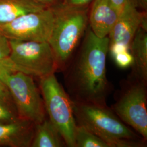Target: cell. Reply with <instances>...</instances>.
Returning a JSON list of instances; mask_svg holds the SVG:
<instances>
[{
	"label": "cell",
	"mask_w": 147,
	"mask_h": 147,
	"mask_svg": "<svg viewBox=\"0 0 147 147\" xmlns=\"http://www.w3.org/2000/svg\"><path fill=\"white\" fill-rule=\"evenodd\" d=\"M109 37L99 38L87 28L78 53L63 70L67 92L71 100L107 105L110 84L106 75Z\"/></svg>",
	"instance_id": "obj_1"
},
{
	"label": "cell",
	"mask_w": 147,
	"mask_h": 147,
	"mask_svg": "<svg viewBox=\"0 0 147 147\" xmlns=\"http://www.w3.org/2000/svg\"><path fill=\"white\" fill-rule=\"evenodd\" d=\"M73 101L76 124L84 126L105 141L109 147H143L146 144L107 105Z\"/></svg>",
	"instance_id": "obj_2"
},
{
	"label": "cell",
	"mask_w": 147,
	"mask_h": 147,
	"mask_svg": "<svg viewBox=\"0 0 147 147\" xmlns=\"http://www.w3.org/2000/svg\"><path fill=\"white\" fill-rule=\"evenodd\" d=\"M53 9L55 20L48 43L55 58L57 71H63L87 28L88 8L60 5Z\"/></svg>",
	"instance_id": "obj_3"
},
{
	"label": "cell",
	"mask_w": 147,
	"mask_h": 147,
	"mask_svg": "<svg viewBox=\"0 0 147 147\" xmlns=\"http://www.w3.org/2000/svg\"><path fill=\"white\" fill-rule=\"evenodd\" d=\"M39 87L49 120L63 137L66 146L75 147L76 123L73 101L63 86L51 74L39 78Z\"/></svg>",
	"instance_id": "obj_4"
},
{
	"label": "cell",
	"mask_w": 147,
	"mask_h": 147,
	"mask_svg": "<svg viewBox=\"0 0 147 147\" xmlns=\"http://www.w3.org/2000/svg\"><path fill=\"white\" fill-rule=\"evenodd\" d=\"M33 76L0 65V79L8 89L20 118L34 124L46 119V111Z\"/></svg>",
	"instance_id": "obj_5"
},
{
	"label": "cell",
	"mask_w": 147,
	"mask_h": 147,
	"mask_svg": "<svg viewBox=\"0 0 147 147\" xmlns=\"http://www.w3.org/2000/svg\"><path fill=\"white\" fill-rule=\"evenodd\" d=\"M9 58L0 65L39 78L55 73L57 65L48 42L9 39Z\"/></svg>",
	"instance_id": "obj_6"
},
{
	"label": "cell",
	"mask_w": 147,
	"mask_h": 147,
	"mask_svg": "<svg viewBox=\"0 0 147 147\" xmlns=\"http://www.w3.org/2000/svg\"><path fill=\"white\" fill-rule=\"evenodd\" d=\"M147 82L130 75L122 84L111 110L125 124L147 140Z\"/></svg>",
	"instance_id": "obj_7"
},
{
	"label": "cell",
	"mask_w": 147,
	"mask_h": 147,
	"mask_svg": "<svg viewBox=\"0 0 147 147\" xmlns=\"http://www.w3.org/2000/svg\"><path fill=\"white\" fill-rule=\"evenodd\" d=\"M54 20L53 8H46L21 16L1 27L0 30L9 39L48 42Z\"/></svg>",
	"instance_id": "obj_8"
},
{
	"label": "cell",
	"mask_w": 147,
	"mask_h": 147,
	"mask_svg": "<svg viewBox=\"0 0 147 147\" xmlns=\"http://www.w3.org/2000/svg\"><path fill=\"white\" fill-rule=\"evenodd\" d=\"M135 0H129L121 11L108 37L109 44H119L130 47L138 29L147 30V15L137 9Z\"/></svg>",
	"instance_id": "obj_9"
},
{
	"label": "cell",
	"mask_w": 147,
	"mask_h": 147,
	"mask_svg": "<svg viewBox=\"0 0 147 147\" xmlns=\"http://www.w3.org/2000/svg\"><path fill=\"white\" fill-rule=\"evenodd\" d=\"M119 13L111 0H94L88 16L92 31L97 37H107Z\"/></svg>",
	"instance_id": "obj_10"
},
{
	"label": "cell",
	"mask_w": 147,
	"mask_h": 147,
	"mask_svg": "<svg viewBox=\"0 0 147 147\" xmlns=\"http://www.w3.org/2000/svg\"><path fill=\"white\" fill-rule=\"evenodd\" d=\"M34 126L33 123L22 119L13 122H0V146L31 147Z\"/></svg>",
	"instance_id": "obj_11"
},
{
	"label": "cell",
	"mask_w": 147,
	"mask_h": 147,
	"mask_svg": "<svg viewBox=\"0 0 147 147\" xmlns=\"http://www.w3.org/2000/svg\"><path fill=\"white\" fill-rule=\"evenodd\" d=\"M147 30L140 27L130 45L132 58L130 75L147 82Z\"/></svg>",
	"instance_id": "obj_12"
},
{
	"label": "cell",
	"mask_w": 147,
	"mask_h": 147,
	"mask_svg": "<svg viewBox=\"0 0 147 147\" xmlns=\"http://www.w3.org/2000/svg\"><path fill=\"white\" fill-rule=\"evenodd\" d=\"M46 8L33 0H0V27L21 16Z\"/></svg>",
	"instance_id": "obj_13"
},
{
	"label": "cell",
	"mask_w": 147,
	"mask_h": 147,
	"mask_svg": "<svg viewBox=\"0 0 147 147\" xmlns=\"http://www.w3.org/2000/svg\"><path fill=\"white\" fill-rule=\"evenodd\" d=\"M32 147H64L66 144L57 128L49 119L35 124Z\"/></svg>",
	"instance_id": "obj_14"
},
{
	"label": "cell",
	"mask_w": 147,
	"mask_h": 147,
	"mask_svg": "<svg viewBox=\"0 0 147 147\" xmlns=\"http://www.w3.org/2000/svg\"><path fill=\"white\" fill-rule=\"evenodd\" d=\"M74 143L75 147H109L100 137L78 124L75 131Z\"/></svg>",
	"instance_id": "obj_15"
},
{
	"label": "cell",
	"mask_w": 147,
	"mask_h": 147,
	"mask_svg": "<svg viewBox=\"0 0 147 147\" xmlns=\"http://www.w3.org/2000/svg\"><path fill=\"white\" fill-rule=\"evenodd\" d=\"M20 119L16 108L0 99V122H13Z\"/></svg>",
	"instance_id": "obj_16"
},
{
	"label": "cell",
	"mask_w": 147,
	"mask_h": 147,
	"mask_svg": "<svg viewBox=\"0 0 147 147\" xmlns=\"http://www.w3.org/2000/svg\"><path fill=\"white\" fill-rule=\"evenodd\" d=\"M10 53L9 39L0 30V64L8 59Z\"/></svg>",
	"instance_id": "obj_17"
},
{
	"label": "cell",
	"mask_w": 147,
	"mask_h": 147,
	"mask_svg": "<svg viewBox=\"0 0 147 147\" xmlns=\"http://www.w3.org/2000/svg\"><path fill=\"white\" fill-rule=\"evenodd\" d=\"M116 64L121 68H127L131 67L133 58L130 51H124L119 53L113 56Z\"/></svg>",
	"instance_id": "obj_18"
},
{
	"label": "cell",
	"mask_w": 147,
	"mask_h": 147,
	"mask_svg": "<svg viewBox=\"0 0 147 147\" xmlns=\"http://www.w3.org/2000/svg\"><path fill=\"white\" fill-rule=\"evenodd\" d=\"M94 0H64L61 5L76 8H88Z\"/></svg>",
	"instance_id": "obj_19"
},
{
	"label": "cell",
	"mask_w": 147,
	"mask_h": 147,
	"mask_svg": "<svg viewBox=\"0 0 147 147\" xmlns=\"http://www.w3.org/2000/svg\"><path fill=\"white\" fill-rule=\"evenodd\" d=\"M0 99L15 107L11 94L5 84L0 79ZM16 108V107H15Z\"/></svg>",
	"instance_id": "obj_20"
},
{
	"label": "cell",
	"mask_w": 147,
	"mask_h": 147,
	"mask_svg": "<svg viewBox=\"0 0 147 147\" xmlns=\"http://www.w3.org/2000/svg\"><path fill=\"white\" fill-rule=\"evenodd\" d=\"M47 8H54L62 5L64 0H33Z\"/></svg>",
	"instance_id": "obj_21"
},
{
	"label": "cell",
	"mask_w": 147,
	"mask_h": 147,
	"mask_svg": "<svg viewBox=\"0 0 147 147\" xmlns=\"http://www.w3.org/2000/svg\"><path fill=\"white\" fill-rule=\"evenodd\" d=\"M129 1V0H111L112 3L120 12Z\"/></svg>",
	"instance_id": "obj_22"
},
{
	"label": "cell",
	"mask_w": 147,
	"mask_h": 147,
	"mask_svg": "<svg viewBox=\"0 0 147 147\" xmlns=\"http://www.w3.org/2000/svg\"><path fill=\"white\" fill-rule=\"evenodd\" d=\"M137 5L140 6L144 10L147 11V0H135Z\"/></svg>",
	"instance_id": "obj_23"
}]
</instances>
